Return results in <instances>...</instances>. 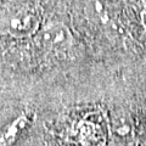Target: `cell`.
Listing matches in <instances>:
<instances>
[{"instance_id":"obj_3","label":"cell","mask_w":146,"mask_h":146,"mask_svg":"<svg viewBox=\"0 0 146 146\" xmlns=\"http://www.w3.org/2000/svg\"><path fill=\"white\" fill-rule=\"evenodd\" d=\"M32 122H33V113L28 110H25L20 115H17V117L13 118L0 131V146H12L28 129Z\"/></svg>"},{"instance_id":"obj_2","label":"cell","mask_w":146,"mask_h":146,"mask_svg":"<svg viewBox=\"0 0 146 146\" xmlns=\"http://www.w3.org/2000/svg\"><path fill=\"white\" fill-rule=\"evenodd\" d=\"M42 26V13L35 6H25L0 17V34L10 38H28Z\"/></svg>"},{"instance_id":"obj_1","label":"cell","mask_w":146,"mask_h":146,"mask_svg":"<svg viewBox=\"0 0 146 146\" xmlns=\"http://www.w3.org/2000/svg\"><path fill=\"white\" fill-rule=\"evenodd\" d=\"M36 44L43 60L56 61L66 58L76 45L72 31L61 21H51L46 23L36 36Z\"/></svg>"},{"instance_id":"obj_4","label":"cell","mask_w":146,"mask_h":146,"mask_svg":"<svg viewBox=\"0 0 146 146\" xmlns=\"http://www.w3.org/2000/svg\"><path fill=\"white\" fill-rule=\"evenodd\" d=\"M112 125L111 146H133L136 143L138 135H136L135 122L125 117L124 112L118 116Z\"/></svg>"},{"instance_id":"obj_5","label":"cell","mask_w":146,"mask_h":146,"mask_svg":"<svg viewBox=\"0 0 146 146\" xmlns=\"http://www.w3.org/2000/svg\"><path fill=\"white\" fill-rule=\"evenodd\" d=\"M136 10L139 13V21L141 23V27L144 28V32L146 34V0H138L136 1Z\"/></svg>"}]
</instances>
